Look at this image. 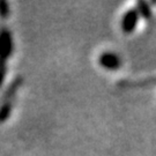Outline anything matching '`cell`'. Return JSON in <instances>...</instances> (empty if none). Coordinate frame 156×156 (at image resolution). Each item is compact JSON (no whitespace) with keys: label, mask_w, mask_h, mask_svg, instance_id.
Returning <instances> with one entry per match:
<instances>
[{"label":"cell","mask_w":156,"mask_h":156,"mask_svg":"<svg viewBox=\"0 0 156 156\" xmlns=\"http://www.w3.org/2000/svg\"><path fill=\"white\" fill-rule=\"evenodd\" d=\"M138 12H139V14H141L142 16L147 19V20H149L151 17V8H149V5L145 2V1H140L138 2Z\"/></svg>","instance_id":"obj_6"},{"label":"cell","mask_w":156,"mask_h":156,"mask_svg":"<svg viewBox=\"0 0 156 156\" xmlns=\"http://www.w3.org/2000/svg\"><path fill=\"white\" fill-rule=\"evenodd\" d=\"M12 108H13V101H4L0 106V124L5 123L11 116Z\"/></svg>","instance_id":"obj_5"},{"label":"cell","mask_w":156,"mask_h":156,"mask_svg":"<svg viewBox=\"0 0 156 156\" xmlns=\"http://www.w3.org/2000/svg\"><path fill=\"white\" fill-rule=\"evenodd\" d=\"M9 15V6L7 1L0 0V17L5 19Z\"/></svg>","instance_id":"obj_7"},{"label":"cell","mask_w":156,"mask_h":156,"mask_svg":"<svg viewBox=\"0 0 156 156\" xmlns=\"http://www.w3.org/2000/svg\"><path fill=\"white\" fill-rule=\"evenodd\" d=\"M139 12L136 8H132L127 11L123 16L122 20V30L125 34H131L134 31V29L139 21Z\"/></svg>","instance_id":"obj_2"},{"label":"cell","mask_w":156,"mask_h":156,"mask_svg":"<svg viewBox=\"0 0 156 156\" xmlns=\"http://www.w3.org/2000/svg\"><path fill=\"white\" fill-rule=\"evenodd\" d=\"M13 52V38L6 28L0 29V87L6 76V62Z\"/></svg>","instance_id":"obj_1"},{"label":"cell","mask_w":156,"mask_h":156,"mask_svg":"<svg viewBox=\"0 0 156 156\" xmlns=\"http://www.w3.org/2000/svg\"><path fill=\"white\" fill-rule=\"evenodd\" d=\"M100 65L109 71H116L120 67V58L113 52H104L100 57Z\"/></svg>","instance_id":"obj_3"},{"label":"cell","mask_w":156,"mask_h":156,"mask_svg":"<svg viewBox=\"0 0 156 156\" xmlns=\"http://www.w3.org/2000/svg\"><path fill=\"white\" fill-rule=\"evenodd\" d=\"M21 83H22V79L21 78L15 79L9 84V87L7 88V90L5 91V94H4V101H13V98H14V96L16 94L17 89L21 86Z\"/></svg>","instance_id":"obj_4"}]
</instances>
